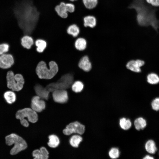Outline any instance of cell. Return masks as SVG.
<instances>
[{
    "label": "cell",
    "instance_id": "24",
    "mask_svg": "<svg viewBox=\"0 0 159 159\" xmlns=\"http://www.w3.org/2000/svg\"><path fill=\"white\" fill-rule=\"evenodd\" d=\"M82 140V138L78 135L72 136L69 140L70 144L72 147L77 148Z\"/></svg>",
    "mask_w": 159,
    "mask_h": 159
},
{
    "label": "cell",
    "instance_id": "3",
    "mask_svg": "<svg viewBox=\"0 0 159 159\" xmlns=\"http://www.w3.org/2000/svg\"><path fill=\"white\" fill-rule=\"evenodd\" d=\"M15 118L19 120L21 125L26 127L29 125L28 121L32 123H35L38 120L37 112L29 108L18 110L15 113Z\"/></svg>",
    "mask_w": 159,
    "mask_h": 159
},
{
    "label": "cell",
    "instance_id": "2",
    "mask_svg": "<svg viewBox=\"0 0 159 159\" xmlns=\"http://www.w3.org/2000/svg\"><path fill=\"white\" fill-rule=\"evenodd\" d=\"M6 144L10 146L14 144L11 149L10 154L12 155L17 154L24 150L27 147V144L25 140L16 133H11L5 137Z\"/></svg>",
    "mask_w": 159,
    "mask_h": 159
},
{
    "label": "cell",
    "instance_id": "11",
    "mask_svg": "<svg viewBox=\"0 0 159 159\" xmlns=\"http://www.w3.org/2000/svg\"><path fill=\"white\" fill-rule=\"evenodd\" d=\"M78 65L80 69L86 72L90 71L92 68L91 63L87 56H83L80 59Z\"/></svg>",
    "mask_w": 159,
    "mask_h": 159
},
{
    "label": "cell",
    "instance_id": "33",
    "mask_svg": "<svg viewBox=\"0 0 159 159\" xmlns=\"http://www.w3.org/2000/svg\"><path fill=\"white\" fill-rule=\"evenodd\" d=\"M71 2L75 1H77V0H69Z\"/></svg>",
    "mask_w": 159,
    "mask_h": 159
},
{
    "label": "cell",
    "instance_id": "16",
    "mask_svg": "<svg viewBox=\"0 0 159 159\" xmlns=\"http://www.w3.org/2000/svg\"><path fill=\"white\" fill-rule=\"evenodd\" d=\"M67 32L73 37L77 38L80 34V27L76 24H73L69 25L67 29Z\"/></svg>",
    "mask_w": 159,
    "mask_h": 159
},
{
    "label": "cell",
    "instance_id": "12",
    "mask_svg": "<svg viewBox=\"0 0 159 159\" xmlns=\"http://www.w3.org/2000/svg\"><path fill=\"white\" fill-rule=\"evenodd\" d=\"M83 25L85 27L93 28L97 25V21L96 17L91 15L85 16L83 19Z\"/></svg>",
    "mask_w": 159,
    "mask_h": 159
},
{
    "label": "cell",
    "instance_id": "6",
    "mask_svg": "<svg viewBox=\"0 0 159 159\" xmlns=\"http://www.w3.org/2000/svg\"><path fill=\"white\" fill-rule=\"evenodd\" d=\"M52 96L54 101L58 103H66L68 100V91L64 89H58L54 91L52 93Z\"/></svg>",
    "mask_w": 159,
    "mask_h": 159
},
{
    "label": "cell",
    "instance_id": "7",
    "mask_svg": "<svg viewBox=\"0 0 159 159\" xmlns=\"http://www.w3.org/2000/svg\"><path fill=\"white\" fill-rule=\"evenodd\" d=\"M14 63V58L11 54L7 53L0 55V68L3 69H9Z\"/></svg>",
    "mask_w": 159,
    "mask_h": 159
},
{
    "label": "cell",
    "instance_id": "13",
    "mask_svg": "<svg viewBox=\"0 0 159 159\" xmlns=\"http://www.w3.org/2000/svg\"><path fill=\"white\" fill-rule=\"evenodd\" d=\"M65 3L64 2H62L56 6L55 8V10L58 15L63 18H66L68 16V12L66 9Z\"/></svg>",
    "mask_w": 159,
    "mask_h": 159
},
{
    "label": "cell",
    "instance_id": "14",
    "mask_svg": "<svg viewBox=\"0 0 159 159\" xmlns=\"http://www.w3.org/2000/svg\"><path fill=\"white\" fill-rule=\"evenodd\" d=\"M3 97L6 103L9 104L14 103L16 99L15 92L10 90H7L4 92Z\"/></svg>",
    "mask_w": 159,
    "mask_h": 159
},
{
    "label": "cell",
    "instance_id": "1",
    "mask_svg": "<svg viewBox=\"0 0 159 159\" xmlns=\"http://www.w3.org/2000/svg\"><path fill=\"white\" fill-rule=\"evenodd\" d=\"M48 67L44 61H40L38 64L36 72L40 79L49 80L53 77L58 71V67L57 63L52 61L49 63Z\"/></svg>",
    "mask_w": 159,
    "mask_h": 159
},
{
    "label": "cell",
    "instance_id": "31",
    "mask_svg": "<svg viewBox=\"0 0 159 159\" xmlns=\"http://www.w3.org/2000/svg\"><path fill=\"white\" fill-rule=\"evenodd\" d=\"M146 2L152 6H159V0H145Z\"/></svg>",
    "mask_w": 159,
    "mask_h": 159
},
{
    "label": "cell",
    "instance_id": "15",
    "mask_svg": "<svg viewBox=\"0 0 159 159\" xmlns=\"http://www.w3.org/2000/svg\"><path fill=\"white\" fill-rule=\"evenodd\" d=\"M34 43L33 38L31 36L26 35L21 39V44L24 48L29 49Z\"/></svg>",
    "mask_w": 159,
    "mask_h": 159
},
{
    "label": "cell",
    "instance_id": "27",
    "mask_svg": "<svg viewBox=\"0 0 159 159\" xmlns=\"http://www.w3.org/2000/svg\"><path fill=\"white\" fill-rule=\"evenodd\" d=\"M10 45L7 43H0V55L8 53L9 50Z\"/></svg>",
    "mask_w": 159,
    "mask_h": 159
},
{
    "label": "cell",
    "instance_id": "28",
    "mask_svg": "<svg viewBox=\"0 0 159 159\" xmlns=\"http://www.w3.org/2000/svg\"><path fill=\"white\" fill-rule=\"evenodd\" d=\"M109 155L112 159H116L119 156L120 152L119 150L116 148H112L109 151Z\"/></svg>",
    "mask_w": 159,
    "mask_h": 159
},
{
    "label": "cell",
    "instance_id": "18",
    "mask_svg": "<svg viewBox=\"0 0 159 159\" xmlns=\"http://www.w3.org/2000/svg\"><path fill=\"white\" fill-rule=\"evenodd\" d=\"M145 148L146 151L151 154H154L157 150L155 143L152 140H149L146 142Z\"/></svg>",
    "mask_w": 159,
    "mask_h": 159
},
{
    "label": "cell",
    "instance_id": "9",
    "mask_svg": "<svg viewBox=\"0 0 159 159\" xmlns=\"http://www.w3.org/2000/svg\"><path fill=\"white\" fill-rule=\"evenodd\" d=\"M145 64L144 61L140 59L136 60H131L126 64L127 68L130 71L136 73H139L141 72V67Z\"/></svg>",
    "mask_w": 159,
    "mask_h": 159
},
{
    "label": "cell",
    "instance_id": "21",
    "mask_svg": "<svg viewBox=\"0 0 159 159\" xmlns=\"http://www.w3.org/2000/svg\"><path fill=\"white\" fill-rule=\"evenodd\" d=\"M147 81L150 84H157L159 83V76L155 73H150L147 76Z\"/></svg>",
    "mask_w": 159,
    "mask_h": 159
},
{
    "label": "cell",
    "instance_id": "30",
    "mask_svg": "<svg viewBox=\"0 0 159 159\" xmlns=\"http://www.w3.org/2000/svg\"><path fill=\"white\" fill-rule=\"evenodd\" d=\"M66 8L68 13H72L74 12L75 10V6L72 2L65 3Z\"/></svg>",
    "mask_w": 159,
    "mask_h": 159
},
{
    "label": "cell",
    "instance_id": "8",
    "mask_svg": "<svg viewBox=\"0 0 159 159\" xmlns=\"http://www.w3.org/2000/svg\"><path fill=\"white\" fill-rule=\"evenodd\" d=\"M31 107L36 112H40L45 108V103L40 97L36 95L32 98Z\"/></svg>",
    "mask_w": 159,
    "mask_h": 159
},
{
    "label": "cell",
    "instance_id": "4",
    "mask_svg": "<svg viewBox=\"0 0 159 159\" xmlns=\"http://www.w3.org/2000/svg\"><path fill=\"white\" fill-rule=\"evenodd\" d=\"M6 80L8 88L15 92L21 90L25 83L24 78L21 74H15L11 70H9L7 72Z\"/></svg>",
    "mask_w": 159,
    "mask_h": 159
},
{
    "label": "cell",
    "instance_id": "5",
    "mask_svg": "<svg viewBox=\"0 0 159 159\" xmlns=\"http://www.w3.org/2000/svg\"><path fill=\"white\" fill-rule=\"evenodd\" d=\"M85 127L77 121L69 123L63 130V133L65 135H70L73 133L82 135L85 132Z\"/></svg>",
    "mask_w": 159,
    "mask_h": 159
},
{
    "label": "cell",
    "instance_id": "32",
    "mask_svg": "<svg viewBox=\"0 0 159 159\" xmlns=\"http://www.w3.org/2000/svg\"><path fill=\"white\" fill-rule=\"evenodd\" d=\"M143 159H154V158H153V157L149 155H146L145 157L143 158Z\"/></svg>",
    "mask_w": 159,
    "mask_h": 159
},
{
    "label": "cell",
    "instance_id": "25",
    "mask_svg": "<svg viewBox=\"0 0 159 159\" xmlns=\"http://www.w3.org/2000/svg\"><path fill=\"white\" fill-rule=\"evenodd\" d=\"M84 84L81 81L79 80L75 81L71 86L72 90L75 93L80 92L84 88Z\"/></svg>",
    "mask_w": 159,
    "mask_h": 159
},
{
    "label": "cell",
    "instance_id": "17",
    "mask_svg": "<svg viewBox=\"0 0 159 159\" xmlns=\"http://www.w3.org/2000/svg\"><path fill=\"white\" fill-rule=\"evenodd\" d=\"M87 42L86 40L83 37H79L76 39L74 46L77 50L81 51L85 50L86 47Z\"/></svg>",
    "mask_w": 159,
    "mask_h": 159
},
{
    "label": "cell",
    "instance_id": "26",
    "mask_svg": "<svg viewBox=\"0 0 159 159\" xmlns=\"http://www.w3.org/2000/svg\"><path fill=\"white\" fill-rule=\"evenodd\" d=\"M120 125L121 127L123 130H127L129 129L132 125L130 120L125 118L121 119L120 120Z\"/></svg>",
    "mask_w": 159,
    "mask_h": 159
},
{
    "label": "cell",
    "instance_id": "20",
    "mask_svg": "<svg viewBox=\"0 0 159 159\" xmlns=\"http://www.w3.org/2000/svg\"><path fill=\"white\" fill-rule=\"evenodd\" d=\"M134 125L137 130H143L146 126V121L145 119L143 117H139L136 119L134 121Z\"/></svg>",
    "mask_w": 159,
    "mask_h": 159
},
{
    "label": "cell",
    "instance_id": "22",
    "mask_svg": "<svg viewBox=\"0 0 159 159\" xmlns=\"http://www.w3.org/2000/svg\"><path fill=\"white\" fill-rule=\"evenodd\" d=\"M49 139L48 145L50 147L55 148L59 144V140L56 135H51L49 136Z\"/></svg>",
    "mask_w": 159,
    "mask_h": 159
},
{
    "label": "cell",
    "instance_id": "19",
    "mask_svg": "<svg viewBox=\"0 0 159 159\" xmlns=\"http://www.w3.org/2000/svg\"><path fill=\"white\" fill-rule=\"evenodd\" d=\"M34 44L37 47L36 50L39 53L42 52L47 46V42L44 39H37L35 42Z\"/></svg>",
    "mask_w": 159,
    "mask_h": 159
},
{
    "label": "cell",
    "instance_id": "10",
    "mask_svg": "<svg viewBox=\"0 0 159 159\" xmlns=\"http://www.w3.org/2000/svg\"><path fill=\"white\" fill-rule=\"evenodd\" d=\"M49 154L48 151L44 147L41 148L39 150H34L32 152L33 157L36 159H47Z\"/></svg>",
    "mask_w": 159,
    "mask_h": 159
},
{
    "label": "cell",
    "instance_id": "29",
    "mask_svg": "<svg viewBox=\"0 0 159 159\" xmlns=\"http://www.w3.org/2000/svg\"><path fill=\"white\" fill-rule=\"evenodd\" d=\"M151 105L152 109L156 111L159 110V97L155 98L152 101Z\"/></svg>",
    "mask_w": 159,
    "mask_h": 159
},
{
    "label": "cell",
    "instance_id": "23",
    "mask_svg": "<svg viewBox=\"0 0 159 159\" xmlns=\"http://www.w3.org/2000/svg\"><path fill=\"white\" fill-rule=\"evenodd\" d=\"M85 7L88 9L95 8L98 4V0H82Z\"/></svg>",
    "mask_w": 159,
    "mask_h": 159
}]
</instances>
